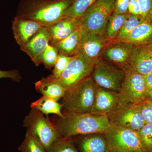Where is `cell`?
<instances>
[{"mask_svg": "<svg viewBox=\"0 0 152 152\" xmlns=\"http://www.w3.org/2000/svg\"><path fill=\"white\" fill-rule=\"evenodd\" d=\"M79 152H110L104 133H95L72 137Z\"/></svg>", "mask_w": 152, "mask_h": 152, "instance_id": "2e32d148", "label": "cell"}, {"mask_svg": "<svg viewBox=\"0 0 152 152\" xmlns=\"http://www.w3.org/2000/svg\"><path fill=\"white\" fill-rule=\"evenodd\" d=\"M37 91L58 102L64 97L66 90L56 80L49 77L44 78L35 83Z\"/></svg>", "mask_w": 152, "mask_h": 152, "instance_id": "ffe728a7", "label": "cell"}, {"mask_svg": "<svg viewBox=\"0 0 152 152\" xmlns=\"http://www.w3.org/2000/svg\"><path fill=\"white\" fill-rule=\"evenodd\" d=\"M149 99H150L152 100V94L150 95Z\"/></svg>", "mask_w": 152, "mask_h": 152, "instance_id": "f35d334b", "label": "cell"}, {"mask_svg": "<svg viewBox=\"0 0 152 152\" xmlns=\"http://www.w3.org/2000/svg\"><path fill=\"white\" fill-rule=\"evenodd\" d=\"M145 152H152V124H146L138 131Z\"/></svg>", "mask_w": 152, "mask_h": 152, "instance_id": "f546056e", "label": "cell"}, {"mask_svg": "<svg viewBox=\"0 0 152 152\" xmlns=\"http://www.w3.org/2000/svg\"><path fill=\"white\" fill-rule=\"evenodd\" d=\"M152 40V22L145 19L122 41L136 46L148 45Z\"/></svg>", "mask_w": 152, "mask_h": 152, "instance_id": "d6986e66", "label": "cell"}, {"mask_svg": "<svg viewBox=\"0 0 152 152\" xmlns=\"http://www.w3.org/2000/svg\"><path fill=\"white\" fill-rule=\"evenodd\" d=\"M140 6L141 16L145 19L152 9V0H137Z\"/></svg>", "mask_w": 152, "mask_h": 152, "instance_id": "836d02e7", "label": "cell"}, {"mask_svg": "<svg viewBox=\"0 0 152 152\" xmlns=\"http://www.w3.org/2000/svg\"><path fill=\"white\" fill-rule=\"evenodd\" d=\"M97 0H73L64 16L80 19L83 15Z\"/></svg>", "mask_w": 152, "mask_h": 152, "instance_id": "cb8c5ba5", "label": "cell"}, {"mask_svg": "<svg viewBox=\"0 0 152 152\" xmlns=\"http://www.w3.org/2000/svg\"><path fill=\"white\" fill-rule=\"evenodd\" d=\"M147 92L149 96L152 94V72L144 76Z\"/></svg>", "mask_w": 152, "mask_h": 152, "instance_id": "d590c367", "label": "cell"}, {"mask_svg": "<svg viewBox=\"0 0 152 152\" xmlns=\"http://www.w3.org/2000/svg\"><path fill=\"white\" fill-rule=\"evenodd\" d=\"M129 13L121 14L113 13L106 26L104 36L108 40L114 41Z\"/></svg>", "mask_w": 152, "mask_h": 152, "instance_id": "603a6c76", "label": "cell"}, {"mask_svg": "<svg viewBox=\"0 0 152 152\" xmlns=\"http://www.w3.org/2000/svg\"><path fill=\"white\" fill-rule=\"evenodd\" d=\"M73 0H22L16 16L49 26L64 16Z\"/></svg>", "mask_w": 152, "mask_h": 152, "instance_id": "7a4b0ae2", "label": "cell"}, {"mask_svg": "<svg viewBox=\"0 0 152 152\" xmlns=\"http://www.w3.org/2000/svg\"><path fill=\"white\" fill-rule=\"evenodd\" d=\"M46 152H79L71 138H61L52 144Z\"/></svg>", "mask_w": 152, "mask_h": 152, "instance_id": "4316f807", "label": "cell"}, {"mask_svg": "<svg viewBox=\"0 0 152 152\" xmlns=\"http://www.w3.org/2000/svg\"><path fill=\"white\" fill-rule=\"evenodd\" d=\"M118 99V93L98 86L90 113L107 116L117 107Z\"/></svg>", "mask_w": 152, "mask_h": 152, "instance_id": "9a60e30c", "label": "cell"}, {"mask_svg": "<svg viewBox=\"0 0 152 152\" xmlns=\"http://www.w3.org/2000/svg\"><path fill=\"white\" fill-rule=\"evenodd\" d=\"M129 1L130 0H116L114 12L121 14L129 13Z\"/></svg>", "mask_w": 152, "mask_h": 152, "instance_id": "d6a6232c", "label": "cell"}, {"mask_svg": "<svg viewBox=\"0 0 152 152\" xmlns=\"http://www.w3.org/2000/svg\"><path fill=\"white\" fill-rule=\"evenodd\" d=\"M50 42L48 28L44 26L20 50L26 53L38 66L42 63V56Z\"/></svg>", "mask_w": 152, "mask_h": 152, "instance_id": "4fadbf2b", "label": "cell"}, {"mask_svg": "<svg viewBox=\"0 0 152 152\" xmlns=\"http://www.w3.org/2000/svg\"><path fill=\"white\" fill-rule=\"evenodd\" d=\"M144 19L141 15H135L130 14L114 41H122Z\"/></svg>", "mask_w": 152, "mask_h": 152, "instance_id": "d4e9b609", "label": "cell"}, {"mask_svg": "<svg viewBox=\"0 0 152 152\" xmlns=\"http://www.w3.org/2000/svg\"><path fill=\"white\" fill-rule=\"evenodd\" d=\"M43 26L33 20L15 16L12 28L14 38L20 48L25 46Z\"/></svg>", "mask_w": 152, "mask_h": 152, "instance_id": "5bb4252c", "label": "cell"}, {"mask_svg": "<svg viewBox=\"0 0 152 152\" xmlns=\"http://www.w3.org/2000/svg\"><path fill=\"white\" fill-rule=\"evenodd\" d=\"M147 45L149 46H150V47H151V48H152V41L150 42L148 44V45Z\"/></svg>", "mask_w": 152, "mask_h": 152, "instance_id": "74e56055", "label": "cell"}, {"mask_svg": "<svg viewBox=\"0 0 152 152\" xmlns=\"http://www.w3.org/2000/svg\"><path fill=\"white\" fill-rule=\"evenodd\" d=\"M10 79L13 81L20 82L22 79V76L18 71L12 70L7 71L0 70V79Z\"/></svg>", "mask_w": 152, "mask_h": 152, "instance_id": "1f68e13d", "label": "cell"}, {"mask_svg": "<svg viewBox=\"0 0 152 152\" xmlns=\"http://www.w3.org/2000/svg\"><path fill=\"white\" fill-rule=\"evenodd\" d=\"M31 107L45 115L54 114L59 117L63 116L61 112L62 104H60L57 101L45 96H43L37 100L33 102L31 104Z\"/></svg>", "mask_w": 152, "mask_h": 152, "instance_id": "7402d4cb", "label": "cell"}, {"mask_svg": "<svg viewBox=\"0 0 152 152\" xmlns=\"http://www.w3.org/2000/svg\"><path fill=\"white\" fill-rule=\"evenodd\" d=\"M96 61L88 59L81 55H76L72 57L70 61L59 78L55 80L66 91L70 90L91 76Z\"/></svg>", "mask_w": 152, "mask_h": 152, "instance_id": "9c48e42d", "label": "cell"}, {"mask_svg": "<svg viewBox=\"0 0 152 152\" xmlns=\"http://www.w3.org/2000/svg\"><path fill=\"white\" fill-rule=\"evenodd\" d=\"M110 152H115L112 151H111ZM137 152V151H129V152Z\"/></svg>", "mask_w": 152, "mask_h": 152, "instance_id": "ab89813d", "label": "cell"}, {"mask_svg": "<svg viewBox=\"0 0 152 152\" xmlns=\"http://www.w3.org/2000/svg\"><path fill=\"white\" fill-rule=\"evenodd\" d=\"M116 0H97L80 19L83 31L104 35L106 26L114 12Z\"/></svg>", "mask_w": 152, "mask_h": 152, "instance_id": "277c9868", "label": "cell"}, {"mask_svg": "<svg viewBox=\"0 0 152 152\" xmlns=\"http://www.w3.org/2000/svg\"><path fill=\"white\" fill-rule=\"evenodd\" d=\"M145 19H146L152 22V9Z\"/></svg>", "mask_w": 152, "mask_h": 152, "instance_id": "8d00e7d4", "label": "cell"}, {"mask_svg": "<svg viewBox=\"0 0 152 152\" xmlns=\"http://www.w3.org/2000/svg\"><path fill=\"white\" fill-rule=\"evenodd\" d=\"M129 12L132 15H141L140 8L137 0H130Z\"/></svg>", "mask_w": 152, "mask_h": 152, "instance_id": "e575fe53", "label": "cell"}, {"mask_svg": "<svg viewBox=\"0 0 152 152\" xmlns=\"http://www.w3.org/2000/svg\"><path fill=\"white\" fill-rule=\"evenodd\" d=\"M72 58V57L59 54L54 66L52 75L48 76L49 77L54 80L58 79Z\"/></svg>", "mask_w": 152, "mask_h": 152, "instance_id": "83f0119b", "label": "cell"}, {"mask_svg": "<svg viewBox=\"0 0 152 152\" xmlns=\"http://www.w3.org/2000/svg\"><path fill=\"white\" fill-rule=\"evenodd\" d=\"M118 106L137 104L149 99L144 76L130 69L126 70V76L118 93Z\"/></svg>", "mask_w": 152, "mask_h": 152, "instance_id": "ba28073f", "label": "cell"}, {"mask_svg": "<svg viewBox=\"0 0 152 152\" xmlns=\"http://www.w3.org/2000/svg\"><path fill=\"white\" fill-rule=\"evenodd\" d=\"M126 74L124 69L100 58L96 61L91 76L98 86L118 93Z\"/></svg>", "mask_w": 152, "mask_h": 152, "instance_id": "52a82bcc", "label": "cell"}, {"mask_svg": "<svg viewBox=\"0 0 152 152\" xmlns=\"http://www.w3.org/2000/svg\"><path fill=\"white\" fill-rule=\"evenodd\" d=\"M81 36L82 30L79 26L65 39L53 46L56 49L59 54L74 56L77 54Z\"/></svg>", "mask_w": 152, "mask_h": 152, "instance_id": "44dd1931", "label": "cell"}, {"mask_svg": "<svg viewBox=\"0 0 152 152\" xmlns=\"http://www.w3.org/2000/svg\"><path fill=\"white\" fill-rule=\"evenodd\" d=\"M136 47L124 41L110 42L104 48L101 58L126 70L129 69L130 60Z\"/></svg>", "mask_w": 152, "mask_h": 152, "instance_id": "8fae6325", "label": "cell"}, {"mask_svg": "<svg viewBox=\"0 0 152 152\" xmlns=\"http://www.w3.org/2000/svg\"><path fill=\"white\" fill-rule=\"evenodd\" d=\"M129 69L144 76L152 72V48L147 45L136 47L130 60Z\"/></svg>", "mask_w": 152, "mask_h": 152, "instance_id": "e0dca14e", "label": "cell"}, {"mask_svg": "<svg viewBox=\"0 0 152 152\" xmlns=\"http://www.w3.org/2000/svg\"><path fill=\"white\" fill-rule=\"evenodd\" d=\"M104 134L112 151L145 152L138 131L110 124Z\"/></svg>", "mask_w": 152, "mask_h": 152, "instance_id": "5b68a950", "label": "cell"}, {"mask_svg": "<svg viewBox=\"0 0 152 152\" xmlns=\"http://www.w3.org/2000/svg\"></svg>", "mask_w": 152, "mask_h": 152, "instance_id": "60d3db41", "label": "cell"}, {"mask_svg": "<svg viewBox=\"0 0 152 152\" xmlns=\"http://www.w3.org/2000/svg\"><path fill=\"white\" fill-rule=\"evenodd\" d=\"M110 42L104 35L82 30L81 39L77 54L88 59L96 61L101 58L104 48Z\"/></svg>", "mask_w": 152, "mask_h": 152, "instance_id": "7c38bea8", "label": "cell"}, {"mask_svg": "<svg viewBox=\"0 0 152 152\" xmlns=\"http://www.w3.org/2000/svg\"><path fill=\"white\" fill-rule=\"evenodd\" d=\"M58 55L56 48L49 44L42 56V63L47 69H51L54 66Z\"/></svg>", "mask_w": 152, "mask_h": 152, "instance_id": "f1b7e54d", "label": "cell"}, {"mask_svg": "<svg viewBox=\"0 0 152 152\" xmlns=\"http://www.w3.org/2000/svg\"><path fill=\"white\" fill-rule=\"evenodd\" d=\"M18 150L20 152H46L42 145L28 130Z\"/></svg>", "mask_w": 152, "mask_h": 152, "instance_id": "484cf974", "label": "cell"}, {"mask_svg": "<svg viewBox=\"0 0 152 152\" xmlns=\"http://www.w3.org/2000/svg\"><path fill=\"white\" fill-rule=\"evenodd\" d=\"M54 125L60 136L64 138L95 133H104L110 125L107 115H98L90 113L65 112Z\"/></svg>", "mask_w": 152, "mask_h": 152, "instance_id": "6da1fadb", "label": "cell"}, {"mask_svg": "<svg viewBox=\"0 0 152 152\" xmlns=\"http://www.w3.org/2000/svg\"><path fill=\"white\" fill-rule=\"evenodd\" d=\"M23 126L42 145L46 151L54 142L62 137L50 120L34 109H31L25 117Z\"/></svg>", "mask_w": 152, "mask_h": 152, "instance_id": "8992f818", "label": "cell"}, {"mask_svg": "<svg viewBox=\"0 0 152 152\" xmlns=\"http://www.w3.org/2000/svg\"><path fill=\"white\" fill-rule=\"evenodd\" d=\"M137 104L146 124H152V100L148 99Z\"/></svg>", "mask_w": 152, "mask_h": 152, "instance_id": "4dcf8cb0", "label": "cell"}, {"mask_svg": "<svg viewBox=\"0 0 152 152\" xmlns=\"http://www.w3.org/2000/svg\"><path fill=\"white\" fill-rule=\"evenodd\" d=\"M80 19L72 17H64L48 26L50 36V45H54L70 35L80 26Z\"/></svg>", "mask_w": 152, "mask_h": 152, "instance_id": "ac0fdd59", "label": "cell"}, {"mask_svg": "<svg viewBox=\"0 0 152 152\" xmlns=\"http://www.w3.org/2000/svg\"><path fill=\"white\" fill-rule=\"evenodd\" d=\"M107 116L110 124L118 125L134 131H139L146 124L137 104L118 106Z\"/></svg>", "mask_w": 152, "mask_h": 152, "instance_id": "30bf717a", "label": "cell"}, {"mask_svg": "<svg viewBox=\"0 0 152 152\" xmlns=\"http://www.w3.org/2000/svg\"><path fill=\"white\" fill-rule=\"evenodd\" d=\"M97 86L91 76L73 88L66 91L62 104L65 112L90 113Z\"/></svg>", "mask_w": 152, "mask_h": 152, "instance_id": "3957f363", "label": "cell"}]
</instances>
